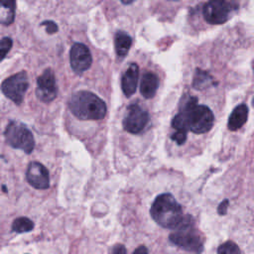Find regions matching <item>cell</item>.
Returning <instances> with one entry per match:
<instances>
[{
	"label": "cell",
	"mask_w": 254,
	"mask_h": 254,
	"mask_svg": "<svg viewBox=\"0 0 254 254\" xmlns=\"http://www.w3.org/2000/svg\"><path fill=\"white\" fill-rule=\"evenodd\" d=\"M232 11V5L226 0H208L202 9L206 22L212 25L225 23Z\"/></svg>",
	"instance_id": "cell-8"
},
{
	"label": "cell",
	"mask_w": 254,
	"mask_h": 254,
	"mask_svg": "<svg viewBox=\"0 0 254 254\" xmlns=\"http://www.w3.org/2000/svg\"><path fill=\"white\" fill-rule=\"evenodd\" d=\"M127 250L123 244H115L110 248L109 254H126Z\"/></svg>",
	"instance_id": "cell-23"
},
{
	"label": "cell",
	"mask_w": 254,
	"mask_h": 254,
	"mask_svg": "<svg viewBox=\"0 0 254 254\" xmlns=\"http://www.w3.org/2000/svg\"><path fill=\"white\" fill-rule=\"evenodd\" d=\"M123 4H131V3H133L134 1H136V0H120Z\"/></svg>",
	"instance_id": "cell-26"
},
{
	"label": "cell",
	"mask_w": 254,
	"mask_h": 254,
	"mask_svg": "<svg viewBox=\"0 0 254 254\" xmlns=\"http://www.w3.org/2000/svg\"><path fill=\"white\" fill-rule=\"evenodd\" d=\"M41 25L46 28V32L49 34H55L58 32V25L53 21H45Z\"/></svg>",
	"instance_id": "cell-22"
},
{
	"label": "cell",
	"mask_w": 254,
	"mask_h": 254,
	"mask_svg": "<svg viewBox=\"0 0 254 254\" xmlns=\"http://www.w3.org/2000/svg\"><path fill=\"white\" fill-rule=\"evenodd\" d=\"M159 86L158 76L153 72H145L140 83V92L145 98H152L156 94Z\"/></svg>",
	"instance_id": "cell-13"
},
{
	"label": "cell",
	"mask_w": 254,
	"mask_h": 254,
	"mask_svg": "<svg viewBox=\"0 0 254 254\" xmlns=\"http://www.w3.org/2000/svg\"><path fill=\"white\" fill-rule=\"evenodd\" d=\"M37 97L43 102H51L58 95V86L54 71L47 68L37 79Z\"/></svg>",
	"instance_id": "cell-9"
},
{
	"label": "cell",
	"mask_w": 254,
	"mask_h": 254,
	"mask_svg": "<svg viewBox=\"0 0 254 254\" xmlns=\"http://www.w3.org/2000/svg\"><path fill=\"white\" fill-rule=\"evenodd\" d=\"M172 139L178 144V145H183L186 140H187V131L184 130H177L173 135Z\"/></svg>",
	"instance_id": "cell-21"
},
{
	"label": "cell",
	"mask_w": 254,
	"mask_h": 254,
	"mask_svg": "<svg viewBox=\"0 0 254 254\" xmlns=\"http://www.w3.org/2000/svg\"><path fill=\"white\" fill-rule=\"evenodd\" d=\"M253 69H254V64H253Z\"/></svg>",
	"instance_id": "cell-27"
},
{
	"label": "cell",
	"mask_w": 254,
	"mask_h": 254,
	"mask_svg": "<svg viewBox=\"0 0 254 254\" xmlns=\"http://www.w3.org/2000/svg\"><path fill=\"white\" fill-rule=\"evenodd\" d=\"M68 108L80 120H100L107 111L105 102L96 94L86 90L72 94L68 100Z\"/></svg>",
	"instance_id": "cell-3"
},
{
	"label": "cell",
	"mask_w": 254,
	"mask_h": 254,
	"mask_svg": "<svg viewBox=\"0 0 254 254\" xmlns=\"http://www.w3.org/2000/svg\"><path fill=\"white\" fill-rule=\"evenodd\" d=\"M170 241L176 246L193 254H200L203 250V243L200 235L190 228L177 230L169 236Z\"/></svg>",
	"instance_id": "cell-6"
},
{
	"label": "cell",
	"mask_w": 254,
	"mask_h": 254,
	"mask_svg": "<svg viewBox=\"0 0 254 254\" xmlns=\"http://www.w3.org/2000/svg\"><path fill=\"white\" fill-rule=\"evenodd\" d=\"M132 254H148V249L146 246L141 245V246L137 247Z\"/></svg>",
	"instance_id": "cell-25"
},
{
	"label": "cell",
	"mask_w": 254,
	"mask_h": 254,
	"mask_svg": "<svg viewBox=\"0 0 254 254\" xmlns=\"http://www.w3.org/2000/svg\"><path fill=\"white\" fill-rule=\"evenodd\" d=\"M34 222L28 217H18L12 223V230L17 233H24L33 230Z\"/></svg>",
	"instance_id": "cell-18"
},
{
	"label": "cell",
	"mask_w": 254,
	"mask_h": 254,
	"mask_svg": "<svg viewBox=\"0 0 254 254\" xmlns=\"http://www.w3.org/2000/svg\"><path fill=\"white\" fill-rule=\"evenodd\" d=\"M1 4V23L10 25L14 21L16 2L15 0H0Z\"/></svg>",
	"instance_id": "cell-16"
},
{
	"label": "cell",
	"mask_w": 254,
	"mask_h": 254,
	"mask_svg": "<svg viewBox=\"0 0 254 254\" xmlns=\"http://www.w3.org/2000/svg\"><path fill=\"white\" fill-rule=\"evenodd\" d=\"M149 122L148 112L139 104H130L127 107L125 116L123 118V128L132 134H138L147 126Z\"/></svg>",
	"instance_id": "cell-7"
},
{
	"label": "cell",
	"mask_w": 254,
	"mask_h": 254,
	"mask_svg": "<svg viewBox=\"0 0 254 254\" xmlns=\"http://www.w3.org/2000/svg\"><path fill=\"white\" fill-rule=\"evenodd\" d=\"M7 143L15 148L24 151L27 154L32 153L35 147V139L32 132L23 123L11 121L6 126L4 132Z\"/></svg>",
	"instance_id": "cell-4"
},
{
	"label": "cell",
	"mask_w": 254,
	"mask_h": 254,
	"mask_svg": "<svg viewBox=\"0 0 254 254\" xmlns=\"http://www.w3.org/2000/svg\"><path fill=\"white\" fill-rule=\"evenodd\" d=\"M227 207H228V200L224 199L222 202H220V204L217 207V212L220 215H224L227 211Z\"/></svg>",
	"instance_id": "cell-24"
},
{
	"label": "cell",
	"mask_w": 254,
	"mask_h": 254,
	"mask_svg": "<svg viewBox=\"0 0 254 254\" xmlns=\"http://www.w3.org/2000/svg\"><path fill=\"white\" fill-rule=\"evenodd\" d=\"M150 214L164 228L183 230L193 225V218L189 214H184L181 204L171 193L158 195L151 205Z\"/></svg>",
	"instance_id": "cell-2"
},
{
	"label": "cell",
	"mask_w": 254,
	"mask_h": 254,
	"mask_svg": "<svg viewBox=\"0 0 254 254\" xmlns=\"http://www.w3.org/2000/svg\"><path fill=\"white\" fill-rule=\"evenodd\" d=\"M248 117V107L245 104L237 105L231 112L228 119V129L235 131L241 128Z\"/></svg>",
	"instance_id": "cell-14"
},
{
	"label": "cell",
	"mask_w": 254,
	"mask_h": 254,
	"mask_svg": "<svg viewBox=\"0 0 254 254\" xmlns=\"http://www.w3.org/2000/svg\"><path fill=\"white\" fill-rule=\"evenodd\" d=\"M139 78V66L137 64L132 63L124 71L121 78V87L125 96L130 97L136 91Z\"/></svg>",
	"instance_id": "cell-12"
},
{
	"label": "cell",
	"mask_w": 254,
	"mask_h": 254,
	"mask_svg": "<svg viewBox=\"0 0 254 254\" xmlns=\"http://www.w3.org/2000/svg\"><path fill=\"white\" fill-rule=\"evenodd\" d=\"M26 179L35 189L46 190L50 187L49 172L47 168L39 162L30 163L26 172Z\"/></svg>",
	"instance_id": "cell-11"
},
{
	"label": "cell",
	"mask_w": 254,
	"mask_h": 254,
	"mask_svg": "<svg viewBox=\"0 0 254 254\" xmlns=\"http://www.w3.org/2000/svg\"><path fill=\"white\" fill-rule=\"evenodd\" d=\"M29 87L26 71H20L7 77L1 84L2 92L15 104L20 105Z\"/></svg>",
	"instance_id": "cell-5"
},
{
	"label": "cell",
	"mask_w": 254,
	"mask_h": 254,
	"mask_svg": "<svg viewBox=\"0 0 254 254\" xmlns=\"http://www.w3.org/2000/svg\"><path fill=\"white\" fill-rule=\"evenodd\" d=\"M131 45H132V38L128 34L122 31L116 33L114 38V47H115L116 55L119 59H123L128 54L131 48Z\"/></svg>",
	"instance_id": "cell-15"
},
{
	"label": "cell",
	"mask_w": 254,
	"mask_h": 254,
	"mask_svg": "<svg viewBox=\"0 0 254 254\" xmlns=\"http://www.w3.org/2000/svg\"><path fill=\"white\" fill-rule=\"evenodd\" d=\"M69 62L70 66L75 73L80 74L84 72L90 67L92 63L89 49L81 43L73 44L69 52Z\"/></svg>",
	"instance_id": "cell-10"
},
{
	"label": "cell",
	"mask_w": 254,
	"mask_h": 254,
	"mask_svg": "<svg viewBox=\"0 0 254 254\" xmlns=\"http://www.w3.org/2000/svg\"><path fill=\"white\" fill-rule=\"evenodd\" d=\"M217 254H241V252L234 242L227 241L218 247Z\"/></svg>",
	"instance_id": "cell-19"
},
{
	"label": "cell",
	"mask_w": 254,
	"mask_h": 254,
	"mask_svg": "<svg viewBox=\"0 0 254 254\" xmlns=\"http://www.w3.org/2000/svg\"><path fill=\"white\" fill-rule=\"evenodd\" d=\"M11 48H12V40L8 37H4L1 40V60H3L6 57V55L11 50Z\"/></svg>",
	"instance_id": "cell-20"
},
{
	"label": "cell",
	"mask_w": 254,
	"mask_h": 254,
	"mask_svg": "<svg viewBox=\"0 0 254 254\" xmlns=\"http://www.w3.org/2000/svg\"><path fill=\"white\" fill-rule=\"evenodd\" d=\"M214 117L212 111L205 105L197 104L193 96L182 98L179 113L172 120V127L176 130H190L202 134L211 129Z\"/></svg>",
	"instance_id": "cell-1"
},
{
	"label": "cell",
	"mask_w": 254,
	"mask_h": 254,
	"mask_svg": "<svg viewBox=\"0 0 254 254\" xmlns=\"http://www.w3.org/2000/svg\"><path fill=\"white\" fill-rule=\"evenodd\" d=\"M211 84H213V78L212 76L201 69H196L194 76H193V81H192V85L194 88L196 89H204L208 86H210Z\"/></svg>",
	"instance_id": "cell-17"
}]
</instances>
